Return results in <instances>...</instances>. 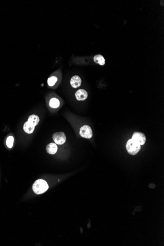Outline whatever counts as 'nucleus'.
<instances>
[{
    "instance_id": "f257e3e1",
    "label": "nucleus",
    "mask_w": 164,
    "mask_h": 246,
    "mask_svg": "<svg viewBox=\"0 0 164 246\" xmlns=\"http://www.w3.org/2000/svg\"><path fill=\"white\" fill-rule=\"evenodd\" d=\"M49 186L44 180L40 179L35 181L33 185V191L37 194H43L47 191Z\"/></svg>"
},
{
    "instance_id": "f03ea898",
    "label": "nucleus",
    "mask_w": 164,
    "mask_h": 246,
    "mask_svg": "<svg viewBox=\"0 0 164 246\" xmlns=\"http://www.w3.org/2000/svg\"><path fill=\"white\" fill-rule=\"evenodd\" d=\"M133 139H129L126 143V148L128 153L131 155H135L139 152L141 147Z\"/></svg>"
},
{
    "instance_id": "7ed1b4c3",
    "label": "nucleus",
    "mask_w": 164,
    "mask_h": 246,
    "mask_svg": "<svg viewBox=\"0 0 164 246\" xmlns=\"http://www.w3.org/2000/svg\"><path fill=\"white\" fill-rule=\"evenodd\" d=\"M80 135L85 139H91L93 136L92 130L88 125H85L80 128Z\"/></svg>"
},
{
    "instance_id": "20e7f679",
    "label": "nucleus",
    "mask_w": 164,
    "mask_h": 246,
    "mask_svg": "<svg viewBox=\"0 0 164 246\" xmlns=\"http://www.w3.org/2000/svg\"><path fill=\"white\" fill-rule=\"evenodd\" d=\"M53 140L56 144L61 145L65 143L67 141V137L65 134L63 132H58L55 133L52 136Z\"/></svg>"
},
{
    "instance_id": "39448f33",
    "label": "nucleus",
    "mask_w": 164,
    "mask_h": 246,
    "mask_svg": "<svg viewBox=\"0 0 164 246\" xmlns=\"http://www.w3.org/2000/svg\"><path fill=\"white\" fill-rule=\"evenodd\" d=\"M132 139H133V140L141 146H143L146 141L145 135L144 133L139 132H135L133 133Z\"/></svg>"
},
{
    "instance_id": "423d86ee",
    "label": "nucleus",
    "mask_w": 164,
    "mask_h": 246,
    "mask_svg": "<svg viewBox=\"0 0 164 246\" xmlns=\"http://www.w3.org/2000/svg\"><path fill=\"white\" fill-rule=\"evenodd\" d=\"M88 94L87 91L83 89L78 90L75 93V97L78 101H84L87 99Z\"/></svg>"
},
{
    "instance_id": "0eeeda50",
    "label": "nucleus",
    "mask_w": 164,
    "mask_h": 246,
    "mask_svg": "<svg viewBox=\"0 0 164 246\" xmlns=\"http://www.w3.org/2000/svg\"><path fill=\"white\" fill-rule=\"evenodd\" d=\"M82 80L81 78L75 75L72 77L71 79L70 84L71 86L74 88H77L81 85Z\"/></svg>"
},
{
    "instance_id": "6e6552de",
    "label": "nucleus",
    "mask_w": 164,
    "mask_h": 246,
    "mask_svg": "<svg viewBox=\"0 0 164 246\" xmlns=\"http://www.w3.org/2000/svg\"><path fill=\"white\" fill-rule=\"evenodd\" d=\"M58 150V147L55 143H50L46 147V151L50 154H55Z\"/></svg>"
},
{
    "instance_id": "1a4fd4ad",
    "label": "nucleus",
    "mask_w": 164,
    "mask_h": 246,
    "mask_svg": "<svg viewBox=\"0 0 164 246\" xmlns=\"http://www.w3.org/2000/svg\"><path fill=\"white\" fill-rule=\"evenodd\" d=\"M34 128H35V126L32 125L31 123H30L28 121H27L25 123L23 126V129L25 132L28 134L33 133L34 131Z\"/></svg>"
},
{
    "instance_id": "9d476101",
    "label": "nucleus",
    "mask_w": 164,
    "mask_h": 246,
    "mask_svg": "<svg viewBox=\"0 0 164 246\" xmlns=\"http://www.w3.org/2000/svg\"><path fill=\"white\" fill-rule=\"evenodd\" d=\"M40 121V118H39L38 116L35 115V114H32L31 116H30L28 117V122H29L30 123H31L34 126H37Z\"/></svg>"
},
{
    "instance_id": "9b49d317",
    "label": "nucleus",
    "mask_w": 164,
    "mask_h": 246,
    "mask_svg": "<svg viewBox=\"0 0 164 246\" xmlns=\"http://www.w3.org/2000/svg\"><path fill=\"white\" fill-rule=\"evenodd\" d=\"M94 61L96 64H98L100 65H104L105 63V60L103 56L101 55H95L94 58Z\"/></svg>"
},
{
    "instance_id": "f8f14e48",
    "label": "nucleus",
    "mask_w": 164,
    "mask_h": 246,
    "mask_svg": "<svg viewBox=\"0 0 164 246\" xmlns=\"http://www.w3.org/2000/svg\"><path fill=\"white\" fill-rule=\"evenodd\" d=\"M49 105L53 108H57L60 106V101L57 98H52L49 101Z\"/></svg>"
},
{
    "instance_id": "ddd939ff",
    "label": "nucleus",
    "mask_w": 164,
    "mask_h": 246,
    "mask_svg": "<svg viewBox=\"0 0 164 246\" xmlns=\"http://www.w3.org/2000/svg\"><path fill=\"white\" fill-rule=\"evenodd\" d=\"M13 137L12 136H9L7 138V141H6V144H7V147L10 148H12V147L13 146Z\"/></svg>"
},
{
    "instance_id": "4468645a",
    "label": "nucleus",
    "mask_w": 164,
    "mask_h": 246,
    "mask_svg": "<svg viewBox=\"0 0 164 246\" xmlns=\"http://www.w3.org/2000/svg\"><path fill=\"white\" fill-rule=\"evenodd\" d=\"M58 79L56 76H52L48 79V84L49 86H53L56 84Z\"/></svg>"
}]
</instances>
